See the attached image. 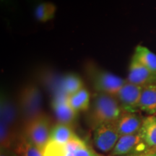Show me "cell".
Segmentation results:
<instances>
[{
  "instance_id": "6da1fadb",
  "label": "cell",
  "mask_w": 156,
  "mask_h": 156,
  "mask_svg": "<svg viewBox=\"0 0 156 156\" xmlns=\"http://www.w3.org/2000/svg\"><path fill=\"white\" fill-rule=\"evenodd\" d=\"M122 113V107L116 97L97 93L87 112L86 121L87 124L95 129L101 124L116 122Z\"/></svg>"
},
{
  "instance_id": "7a4b0ae2",
  "label": "cell",
  "mask_w": 156,
  "mask_h": 156,
  "mask_svg": "<svg viewBox=\"0 0 156 156\" xmlns=\"http://www.w3.org/2000/svg\"><path fill=\"white\" fill-rule=\"evenodd\" d=\"M51 123L49 118L44 114L25 122L23 135L44 152L50 139Z\"/></svg>"
},
{
  "instance_id": "3957f363",
  "label": "cell",
  "mask_w": 156,
  "mask_h": 156,
  "mask_svg": "<svg viewBox=\"0 0 156 156\" xmlns=\"http://www.w3.org/2000/svg\"><path fill=\"white\" fill-rule=\"evenodd\" d=\"M88 74L93 88L97 93L116 96L126 80L103 69L90 67Z\"/></svg>"
},
{
  "instance_id": "277c9868",
  "label": "cell",
  "mask_w": 156,
  "mask_h": 156,
  "mask_svg": "<svg viewBox=\"0 0 156 156\" xmlns=\"http://www.w3.org/2000/svg\"><path fill=\"white\" fill-rule=\"evenodd\" d=\"M42 95L38 87L28 85L22 89L19 95L18 111L25 122L42 114Z\"/></svg>"
},
{
  "instance_id": "5b68a950",
  "label": "cell",
  "mask_w": 156,
  "mask_h": 156,
  "mask_svg": "<svg viewBox=\"0 0 156 156\" xmlns=\"http://www.w3.org/2000/svg\"><path fill=\"white\" fill-rule=\"evenodd\" d=\"M119 137L116 122H113L97 126L93 132V140L96 149L106 153L114 150Z\"/></svg>"
},
{
  "instance_id": "8992f818",
  "label": "cell",
  "mask_w": 156,
  "mask_h": 156,
  "mask_svg": "<svg viewBox=\"0 0 156 156\" xmlns=\"http://www.w3.org/2000/svg\"><path fill=\"white\" fill-rule=\"evenodd\" d=\"M142 87L126 81L115 97L124 112L136 113L139 110V103Z\"/></svg>"
},
{
  "instance_id": "52a82bcc",
  "label": "cell",
  "mask_w": 156,
  "mask_h": 156,
  "mask_svg": "<svg viewBox=\"0 0 156 156\" xmlns=\"http://www.w3.org/2000/svg\"><path fill=\"white\" fill-rule=\"evenodd\" d=\"M126 81L141 87L156 85V74L132 57L129 67Z\"/></svg>"
},
{
  "instance_id": "ba28073f",
  "label": "cell",
  "mask_w": 156,
  "mask_h": 156,
  "mask_svg": "<svg viewBox=\"0 0 156 156\" xmlns=\"http://www.w3.org/2000/svg\"><path fill=\"white\" fill-rule=\"evenodd\" d=\"M51 106L58 123L72 125L77 118L78 113L72 108L68 96L64 93H56L51 102Z\"/></svg>"
},
{
  "instance_id": "9c48e42d",
  "label": "cell",
  "mask_w": 156,
  "mask_h": 156,
  "mask_svg": "<svg viewBox=\"0 0 156 156\" xmlns=\"http://www.w3.org/2000/svg\"><path fill=\"white\" fill-rule=\"evenodd\" d=\"M144 117L137 112H126L123 111L116 124L120 136L139 133L142 127Z\"/></svg>"
},
{
  "instance_id": "30bf717a",
  "label": "cell",
  "mask_w": 156,
  "mask_h": 156,
  "mask_svg": "<svg viewBox=\"0 0 156 156\" xmlns=\"http://www.w3.org/2000/svg\"><path fill=\"white\" fill-rule=\"evenodd\" d=\"M145 146L139 133L120 136L119 139L112 151V156H120L132 153L133 151H142Z\"/></svg>"
},
{
  "instance_id": "8fae6325",
  "label": "cell",
  "mask_w": 156,
  "mask_h": 156,
  "mask_svg": "<svg viewBox=\"0 0 156 156\" xmlns=\"http://www.w3.org/2000/svg\"><path fill=\"white\" fill-rule=\"evenodd\" d=\"M139 134L147 147L156 150V116L151 115L144 118Z\"/></svg>"
},
{
  "instance_id": "7c38bea8",
  "label": "cell",
  "mask_w": 156,
  "mask_h": 156,
  "mask_svg": "<svg viewBox=\"0 0 156 156\" xmlns=\"http://www.w3.org/2000/svg\"><path fill=\"white\" fill-rule=\"evenodd\" d=\"M139 110L150 115L156 114V85L142 87Z\"/></svg>"
},
{
  "instance_id": "4fadbf2b",
  "label": "cell",
  "mask_w": 156,
  "mask_h": 156,
  "mask_svg": "<svg viewBox=\"0 0 156 156\" xmlns=\"http://www.w3.org/2000/svg\"><path fill=\"white\" fill-rule=\"evenodd\" d=\"M76 136L77 135L74 132L71 125L58 122V124L51 127L49 140L66 145Z\"/></svg>"
},
{
  "instance_id": "5bb4252c",
  "label": "cell",
  "mask_w": 156,
  "mask_h": 156,
  "mask_svg": "<svg viewBox=\"0 0 156 156\" xmlns=\"http://www.w3.org/2000/svg\"><path fill=\"white\" fill-rule=\"evenodd\" d=\"M68 101L76 112H87L90 106V97L87 90L85 87L77 93L68 96Z\"/></svg>"
},
{
  "instance_id": "9a60e30c",
  "label": "cell",
  "mask_w": 156,
  "mask_h": 156,
  "mask_svg": "<svg viewBox=\"0 0 156 156\" xmlns=\"http://www.w3.org/2000/svg\"><path fill=\"white\" fill-rule=\"evenodd\" d=\"M17 108L11 101L2 98L1 100V124H3L14 130V126L17 121ZM15 131V130H14Z\"/></svg>"
},
{
  "instance_id": "2e32d148",
  "label": "cell",
  "mask_w": 156,
  "mask_h": 156,
  "mask_svg": "<svg viewBox=\"0 0 156 156\" xmlns=\"http://www.w3.org/2000/svg\"><path fill=\"white\" fill-rule=\"evenodd\" d=\"M132 57L151 70L152 73L156 74V54L149 48L140 45L137 46Z\"/></svg>"
},
{
  "instance_id": "e0dca14e",
  "label": "cell",
  "mask_w": 156,
  "mask_h": 156,
  "mask_svg": "<svg viewBox=\"0 0 156 156\" xmlns=\"http://www.w3.org/2000/svg\"><path fill=\"white\" fill-rule=\"evenodd\" d=\"M83 87V83L80 76L74 73L67 74L62 78L61 81L60 93L69 96L77 93Z\"/></svg>"
},
{
  "instance_id": "ac0fdd59",
  "label": "cell",
  "mask_w": 156,
  "mask_h": 156,
  "mask_svg": "<svg viewBox=\"0 0 156 156\" xmlns=\"http://www.w3.org/2000/svg\"><path fill=\"white\" fill-rule=\"evenodd\" d=\"M15 146L14 152L19 156H44V152L27 140L23 134L19 136Z\"/></svg>"
},
{
  "instance_id": "d6986e66",
  "label": "cell",
  "mask_w": 156,
  "mask_h": 156,
  "mask_svg": "<svg viewBox=\"0 0 156 156\" xmlns=\"http://www.w3.org/2000/svg\"><path fill=\"white\" fill-rule=\"evenodd\" d=\"M56 7L51 2H41L38 4L34 10V15L38 21L46 23L52 20L55 16Z\"/></svg>"
},
{
  "instance_id": "ffe728a7",
  "label": "cell",
  "mask_w": 156,
  "mask_h": 156,
  "mask_svg": "<svg viewBox=\"0 0 156 156\" xmlns=\"http://www.w3.org/2000/svg\"><path fill=\"white\" fill-rule=\"evenodd\" d=\"M44 156H69L67 153L65 145L51 141L44 150Z\"/></svg>"
},
{
  "instance_id": "44dd1931",
  "label": "cell",
  "mask_w": 156,
  "mask_h": 156,
  "mask_svg": "<svg viewBox=\"0 0 156 156\" xmlns=\"http://www.w3.org/2000/svg\"><path fill=\"white\" fill-rule=\"evenodd\" d=\"M73 156H101L97 153L86 142L76 150Z\"/></svg>"
},
{
  "instance_id": "7402d4cb",
  "label": "cell",
  "mask_w": 156,
  "mask_h": 156,
  "mask_svg": "<svg viewBox=\"0 0 156 156\" xmlns=\"http://www.w3.org/2000/svg\"><path fill=\"white\" fill-rule=\"evenodd\" d=\"M12 151L10 149L7 147H1L0 151V156H11Z\"/></svg>"
},
{
  "instance_id": "603a6c76",
  "label": "cell",
  "mask_w": 156,
  "mask_h": 156,
  "mask_svg": "<svg viewBox=\"0 0 156 156\" xmlns=\"http://www.w3.org/2000/svg\"><path fill=\"white\" fill-rule=\"evenodd\" d=\"M138 156H156V150H152V151H147Z\"/></svg>"
},
{
  "instance_id": "cb8c5ba5",
  "label": "cell",
  "mask_w": 156,
  "mask_h": 156,
  "mask_svg": "<svg viewBox=\"0 0 156 156\" xmlns=\"http://www.w3.org/2000/svg\"><path fill=\"white\" fill-rule=\"evenodd\" d=\"M2 2H3L4 4H7V5H9L10 3V2L12 0H1Z\"/></svg>"
},
{
  "instance_id": "d4e9b609",
  "label": "cell",
  "mask_w": 156,
  "mask_h": 156,
  "mask_svg": "<svg viewBox=\"0 0 156 156\" xmlns=\"http://www.w3.org/2000/svg\"><path fill=\"white\" fill-rule=\"evenodd\" d=\"M11 156H19L16 153H15L14 151H12L11 153Z\"/></svg>"
},
{
  "instance_id": "484cf974",
  "label": "cell",
  "mask_w": 156,
  "mask_h": 156,
  "mask_svg": "<svg viewBox=\"0 0 156 156\" xmlns=\"http://www.w3.org/2000/svg\"><path fill=\"white\" fill-rule=\"evenodd\" d=\"M155 115H156V114H155Z\"/></svg>"
}]
</instances>
